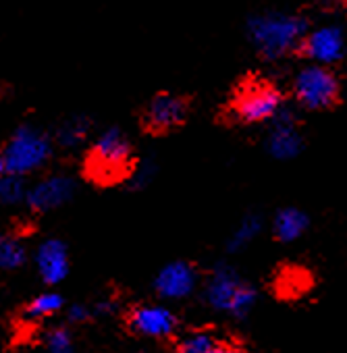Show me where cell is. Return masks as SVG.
Wrapping results in <instances>:
<instances>
[{
    "label": "cell",
    "instance_id": "13",
    "mask_svg": "<svg viewBox=\"0 0 347 353\" xmlns=\"http://www.w3.org/2000/svg\"><path fill=\"white\" fill-rule=\"evenodd\" d=\"M73 192V183L69 179H63V176H52V179L44 181L42 185H38L30 198L32 206L38 210H46L52 206L63 204Z\"/></svg>",
    "mask_w": 347,
    "mask_h": 353
},
{
    "label": "cell",
    "instance_id": "6",
    "mask_svg": "<svg viewBox=\"0 0 347 353\" xmlns=\"http://www.w3.org/2000/svg\"><path fill=\"white\" fill-rule=\"evenodd\" d=\"M188 114H190V102L184 96L164 92L148 102L141 123L148 133L160 135L179 129L186 123Z\"/></svg>",
    "mask_w": 347,
    "mask_h": 353
},
{
    "label": "cell",
    "instance_id": "22",
    "mask_svg": "<svg viewBox=\"0 0 347 353\" xmlns=\"http://www.w3.org/2000/svg\"><path fill=\"white\" fill-rule=\"evenodd\" d=\"M5 170H7V158H5V152L0 150V181L5 179Z\"/></svg>",
    "mask_w": 347,
    "mask_h": 353
},
{
    "label": "cell",
    "instance_id": "11",
    "mask_svg": "<svg viewBox=\"0 0 347 353\" xmlns=\"http://www.w3.org/2000/svg\"><path fill=\"white\" fill-rule=\"evenodd\" d=\"M275 119H277V123H275V129H272L270 139H268L270 154L281 158V160L297 156V152L301 148V135L295 129L293 117L283 108Z\"/></svg>",
    "mask_w": 347,
    "mask_h": 353
},
{
    "label": "cell",
    "instance_id": "4",
    "mask_svg": "<svg viewBox=\"0 0 347 353\" xmlns=\"http://www.w3.org/2000/svg\"><path fill=\"white\" fill-rule=\"evenodd\" d=\"M283 110V94L268 81H246L231 100V117L239 123H262Z\"/></svg>",
    "mask_w": 347,
    "mask_h": 353
},
{
    "label": "cell",
    "instance_id": "12",
    "mask_svg": "<svg viewBox=\"0 0 347 353\" xmlns=\"http://www.w3.org/2000/svg\"><path fill=\"white\" fill-rule=\"evenodd\" d=\"M38 268L46 283L54 285L63 281L69 270V258L65 245L61 241H46L38 252Z\"/></svg>",
    "mask_w": 347,
    "mask_h": 353
},
{
    "label": "cell",
    "instance_id": "3",
    "mask_svg": "<svg viewBox=\"0 0 347 353\" xmlns=\"http://www.w3.org/2000/svg\"><path fill=\"white\" fill-rule=\"evenodd\" d=\"M206 301L223 314L246 318L256 303V291L233 268L219 266L206 285Z\"/></svg>",
    "mask_w": 347,
    "mask_h": 353
},
{
    "label": "cell",
    "instance_id": "2",
    "mask_svg": "<svg viewBox=\"0 0 347 353\" xmlns=\"http://www.w3.org/2000/svg\"><path fill=\"white\" fill-rule=\"evenodd\" d=\"M250 40L264 59H281L297 48H301L306 40V23L299 17L270 13L260 15L250 21Z\"/></svg>",
    "mask_w": 347,
    "mask_h": 353
},
{
    "label": "cell",
    "instance_id": "24",
    "mask_svg": "<svg viewBox=\"0 0 347 353\" xmlns=\"http://www.w3.org/2000/svg\"><path fill=\"white\" fill-rule=\"evenodd\" d=\"M71 353H73V351H71Z\"/></svg>",
    "mask_w": 347,
    "mask_h": 353
},
{
    "label": "cell",
    "instance_id": "15",
    "mask_svg": "<svg viewBox=\"0 0 347 353\" xmlns=\"http://www.w3.org/2000/svg\"><path fill=\"white\" fill-rule=\"evenodd\" d=\"M219 341L208 330H192L188 332L177 347V353H208Z\"/></svg>",
    "mask_w": 347,
    "mask_h": 353
},
{
    "label": "cell",
    "instance_id": "23",
    "mask_svg": "<svg viewBox=\"0 0 347 353\" xmlns=\"http://www.w3.org/2000/svg\"><path fill=\"white\" fill-rule=\"evenodd\" d=\"M86 318V310L83 307H73L71 310V320H83Z\"/></svg>",
    "mask_w": 347,
    "mask_h": 353
},
{
    "label": "cell",
    "instance_id": "9",
    "mask_svg": "<svg viewBox=\"0 0 347 353\" xmlns=\"http://www.w3.org/2000/svg\"><path fill=\"white\" fill-rule=\"evenodd\" d=\"M196 285H198V272L188 262L166 264L154 281V289L162 299H186L188 295L194 293Z\"/></svg>",
    "mask_w": 347,
    "mask_h": 353
},
{
    "label": "cell",
    "instance_id": "14",
    "mask_svg": "<svg viewBox=\"0 0 347 353\" xmlns=\"http://www.w3.org/2000/svg\"><path fill=\"white\" fill-rule=\"evenodd\" d=\"M306 229H308V216L297 208L281 210L275 219V225H272L275 237L283 243L299 239L306 233Z\"/></svg>",
    "mask_w": 347,
    "mask_h": 353
},
{
    "label": "cell",
    "instance_id": "19",
    "mask_svg": "<svg viewBox=\"0 0 347 353\" xmlns=\"http://www.w3.org/2000/svg\"><path fill=\"white\" fill-rule=\"evenodd\" d=\"M50 353H71V336L67 330L59 328L48 336Z\"/></svg>",
    "mask_w": 347,
    "mask_h": 353
},
{
    "label": "cell",
    "instance_id": "8",
    "mask_svg": "<svg viewBox=\"0 0 347 353\" xmlns=\"http://www.w3.org/2000/svg\"><path fill=\"white\" fill-rule=\"evenodd\" d=\"M129 326L133 332L150 339H166L177 328V316L166 305L146 303L137 305L129 314Z\"/></svg>",
    "mask_w": 347,
    "mask_h": 353
},
{
    "label": "cell",
    "instance_id": "18",
    "mask_svg": "<svg viewBox=\"0 0 347 353\" xmlns=\"http://www.w3.org/2000/svg\"><path fill=\"white\" fill-rule=\"evenodd\" d=\"M23 262V250L15 239L0 237V268H13Z\"/></svg>",
    "mask_w": 347,
    "mask_h": 353
},
{
    "label": "cell",
    "instance_id": "20",
    "mask_svg": "<svg viewBox=\"0 0 347 353\" xmlns=\"http://www.w3.org/2000/svg\"><path fill=\"white\" fill-rule=\"evenodd\" d=\"M21 194V183L17 179H3L0 181V198L3 200H17Z\"/></svg>",
    "mask_w": 347,
    "mask_h": 353
},
{
    "label": "cell",
    "instance_id": "16",
    "mask_svg": "<svg viewBox=\"0 0 347 353\" xmlns=\"http://www.w3.org/2000/svg\"><path fill=\"white\" fill-rule=\"evenodd\" d=\"M258 233H260V219H258V216H246V219L239 223V227L233 231V235H231V239H229V250H231V252L244 250L246 245H250V243L256 239Z\"/></svg>",
    "mask_w": 347,
    "mask_h": 353
},
{
    "label": "cell",
    "instance_id": "1",
    "mask_svg": "<svg viewBox=\"0 0 347 353\" xmlns=\"http://www.w3.org/2000/svg\"><path fill=\"white\" fill-rule=\"evenodd\" d=\"M83 172L98 185H112L133 172L131 143L119 129L106 131L88 152Z\"/></svg>",
    "mask_w": 347,
    "mask_h": 353
},
{
    "label": "cell",
    "instance_id": "10",
    "mask_svg": "<svg viewBox=\"0 0 347 353\" xmlns=\"http://www.w3.org/2000/svg\"><path fill=\"white\" fill-rule=\"evenodd\" d=\"M299 50L312 63L328 67V65H333V63L343 59L345 40H343V34H341L339 28L326 26V28H318L312 34H308Z\"/></svg>",
    "mask_w": 347,
    "mask_h": 353
},
{
    "label": "cell",
    "instance_id": "7",
    "mask_svg": "<svg viewBox=\"0 0 347 353\" xmlns=\"http://www.w3.org/2000/svg\"><path fill=\"white\" fill-rule=\"evenodd\" d=\"M46 156H48V141L44 139V135L36 133L34 129L19 131L5 152L7 168L15 174L40 166L46 160Z\"/></svg>",
    "mask_w": 347,
    "mask_h": 353
},
{
    "label": "cell",
    "instance_id": "21",
    "mask_svg": "<svg viewBox=\"0 0 347 353\" xmlns=\"http://www.w3.org/2000/svg\"><path fill=\"white\" fill-rule=\"evenodd\" d=\"M208 353H241V349H237L235 345H227V343H217Z\"/></svg>",
    "mask_w": 347,
    "mask_h": 353
},
{
    "label": "cell",
    "instance_id": "5",
    "mask_svg": "<svg viewBox=\"0 0 347 353\" xmlns=\"http://www.w3.org/2000/svg\"><path fill=\"white\" fill-rule=\"evenodd\" d=\"M293 92L301 106L312 110H324L337 104L341 88L328 67L314 63L297 73L293 81Z\"/></svg>",
    "mask_w": 347,
    "mask_h": 353
},
{
    "label": "cell",
    "instance_id": "17",
    "mask_svg": "<svg viewBox=\"0 0 347 353\" xmlns=\"http://www.w3.org/2000/svg\"><path fill=\"white\" fill-rule=\"evenodd\" d=\"M61 305H63V299L57 293H44L30 303V307L26 310V316L28 318H44V316L59 312Z\"/></svg>",
    "mask_w": 347,
    "mask_h": 353
}]
</instances>
